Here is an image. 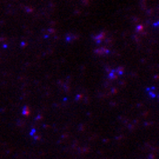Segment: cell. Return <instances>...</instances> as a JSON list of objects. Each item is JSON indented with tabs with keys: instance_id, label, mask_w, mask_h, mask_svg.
<instances>
[]
</instances>
